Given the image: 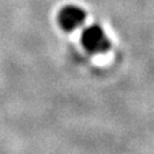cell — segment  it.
I'll return each mask as SVG.
<instances>
[{"label":"cell","mask_w":154,"mask_h":154,"mask_svg":"<svg viewBox=\"0 0 154 154\" xmlns=\"http://www.w3.org/2000/svg\"><path fill=\"white\" fill-rule=\"evenodd\" d=\"M82 44L91 54L106 52L110 46L106 33L97 24L90 26L84 29L82 34Z\"/></svg>","instance_id":"1"},{"label":"cell","mask_w":154,"mask_h":154,"mask_svg":"<svg viewBox=\"0 0 154 154\" xmlns=\"http://www.w3.org/2000/svg\"><path fill=\"white\" fill-rule=\"evenodd\" d=\"M85 18H86L85 11L78 6H73V5H68L63 8L58 14L60 26L68 32L79 28L84 23Z\"/></svg>","instance_id":"2"}]
</instances>
